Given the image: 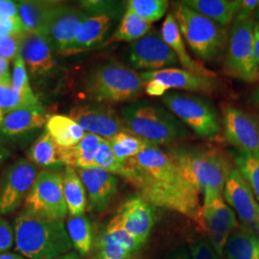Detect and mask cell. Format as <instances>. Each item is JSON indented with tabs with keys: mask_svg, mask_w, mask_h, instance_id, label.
I'll use <instances>...</instances> for the list:
<instances>
[{
	"mask_svg": "<svg viewBox=\"0 0 259 259\" xmlns=\"http://www.w3.org/2000/svg\"><path fill=\"white\" fill-rule=\"evenodd\" d=\"M123 177L148 203L163 207L198 223L201 193L185 178L169 152L152 145L122 162Z\"/></svg>",
	"mask_w": 259,
	"mask_h": 259,
	"instance_id": "1",
	"label": "cell"
},
{
	"mask_svg": "<svg viewBox=\"0 0 259 259\" xmlns=\"http://www.w3.org/2000/svg\"><path fill=\"white\" fill-rule=\"evenodd\" d=\"M15 242L27 259H53L73 249L63 221L49 220L23 211L16 219Z\"/></svg>",
	"mask_w": 259,
	"mask_h": 259,
	"instance_id": "2",
	"label": "cell"
},
{
	"mask_svg": "<svg viewBox=\"0 0 259 259\" xmlns=\"http://www.w3.org/2000/svg\"><path fill=\"white\" fill-rule=\"evenodd\" d=\"M185 178L201 194L223 195L233 165L222 150L213 146H185L169 151Z\"/></svg>",
	"mask_w": 259,
	"mask_h": 259,
	"instance_id": "3",
	"label": "cell"
},
{
	"mask_svg": "<svg viewBox=\"0 0 259 259\" xmlns=\"http://www.w3.org/2000/svg\"><path fill=\"white\" fill-rule=\"evenodd\" d=\"M121 116L130 133L157 146L175 143L190 135L171 111L148 100H137L125 106Z\"/></svg>",
	"mask_w": 259,
	"mask_h": 259,
	"instance_id": "4",
	"label": "cell"
},
{
	"mask_svg": "<svg viewBox=\"0 0 259 259\" xmlns=\"http://www.w3.org/2000/svg\"><path fill=\"white\" fill-rule=\"evenodd\" d=\"M145 82L135 69L116 61L92 67L84 76V95L97 103L135 102L143 93Z\"/></svg>",
	"mask_w": 259,
	"mask_h": 259,
	"instance_id": "5",
	"label": "cell"
},
{
	"mask_svg": "<svg viewBox=\"0 0 259 259\" xmlns=\"http://www.w3.org/2000/svg\"><path fill=\"white\" fill-rule=\"evenodd\" d=\"M173 15L185 41L196 55L206 62L222 56L229 40L228 28L198 14L182 1L174 3Z\"/></svg>",
	"mask_w": 259,
	"mask_h": 259,
	"instance_id": "6",
	"label": "cell"
},
{
	"mask_svg": "<svg viewBox=\"0 0 259 259\" xmlns=\"http://www.w3.org/2000/svg\"><path fill=\"white\" fill-rule=\"evenodd\" d=\"M254 19H234L229 34L224 69L245 83L259 81V66L253 47Z\"/></svg>",
	"mask_w": 259,
	"mask_h": 259,
	"instance_id": "7",
	"label": "cell"
},
{
	"mask_svg": "<svg viewBox=\"0 0 259 259\" xmlns=\"http://www.w3.org/2000/svg\"><path fill=\"white\" fill-rule=\"evenodd\" d=\"M161 101L179 120L203 139L214 140L221 136L218 111L206 98L191 93H166Z\"/></svg>",
	"mask_w": 259,
	"mask_h": 259,
	"instance_id": "8",
	"label": "cell"
},
{
	"mask_svg": "<svg viewBox=\"0 0 259 259\" xmlns=\"http://www.w3.org/2000/svg\"><path fill=\"white\" fill-rule=\"evenodd\" d=\"M25 211L40 218L63 221L68 213L63 177L49 170L38 173L25 199Z\"/></svg>",
	"mask_w": 259,
	"mask_h": 259,
	"instance_id": "9",
	"label": "cell"
},
{
	"mask_svg": "<svg viewBox=\"0 0 259 259\" xmlns=\"http://www.w3.org/2000/svg\"><path fill=\"white\" fill-rule=\"evenodd\" d=\"M198 225L220 257L225 253L230 237L239 227L236 214L224 196L217 193L204 195Z\"/></svg>",
	"mask_w": 259,
	"mask_h": 259,
	"instance_id": "10",
	"label": "cell"
},
{
	"mask_svg": "<svg viewBox=\"0 0 259 259\" xmlns=\"http://www.w3.org/2000/svg\"><path fill=\"white\" fill-rule=\"evenodd\" d=\"M128 62L133 69L147 71L172 68L179 64L176 54L157 29L130 45Z\"/></svg>",
	"mask_w": 259,
	"mask_h": 259,
	"instance_id": "11",
	"label": "cell"
},
{
	"mask_svg": "<svg viewBox=\"0 0 259 259\" xmlns=\"http://www.w3.org/2000/svg\"><path fill=\"white\" fill-rule=\"evenodd\" d=\"M226 140L244 153H259V115L232 105L223 111Z\"/></svg>",
	"mask_w": 259,
	"mask_h": 259,
	"instance_id": "12",
	"label": "cell"
},
{
	"mask_svg": "<svg viewBox=\"0 0 259 259\" xmlns=\"http://www.w3.org/2000/svg\"><path fill=\"white\" fill-rule=\"evenodd\" d=\"M37 175L36 164L28 159H19L6 169L0 184V213L8 214L19 207Z\"/></svg>",
	"mask_w": 259,
	"mask_h": 259,
	"instance_id": "13",
	"label": "cell"
},
{
	"mask_svg": "<svg viewBox=\"0 0 259 259\" xmlns=\"http://www.w3.org/2000/svg\"><path fill=\"white\" fill-rule=\"evenodd\" d=\"M89 18L83 10L59 4L39 34L44 35L57 52H64L73 42L84 19Z\"/></svg>",
	"mask_w": 259,
	"mask_h": 259,
	"instance_id": "14",
	"label": "cell"
},
{
	"mask_svg": "<svg viewBox=\"0 0 259 259\" xmlns=\"http://www.w3.org/2000/svg\"><path fill=\"white\" fill-rule=\"evenodd\" d=\"M54 49L47 37L39 33L20 35V55L35 83L46 82L57 71Z\"/></svg>",
	"mask_w": 259,
	"mask_h": 259,
	"instance_id": "15",
	"label": "cell"
},
{
	"mask_svg": "<svg viewBox=\"0 0 259 259\" xmlns=\"http://www.w3.org/2000/svg\"><path fill=\"white\" fill-rule=\"evenodd\" d=\"M69 117L76 121L83 131L105 139H110L121 132L128 131L115 111L106 104H83L75 106Z\"/></svg>",
	"mask_w": 259,
	"mask_h": 259,
	"instance_id": "16",
	"label": "cell"
},
{
	"mask_svg": "<svg viewBox=\"0 0 259 259\" xmlns=\"http://www.w3.org/2000/svg\"><path fill=\"white\" fill-rule=\"evenodd\" d=\"M223 196L233 211L239 216L243 226L259 234L258 201L235 166L228 177Z\"/></svg>",
	"mask_w": 259,
	"mask_h": 259,
	"instance_id": "17",
	"label": "cell"
},
{
	"mask_svg": "<svg viewBox=\"0 0 259 259\" xmlns=\"http://www.w3.org/2000/svg\"><path fill=\"white\" fill-rule=\"evenodd\" d=\"M111 220L143 244L155 224V206L141 196H134L122 204Z\"/></svg>",
	"mask_w": 259,
	"mask_h": 259,
	"instance_id": "18",
	"label": "cell"
},
{
	"mask_svg": "<svg viewBox=\"0 0 259 259\" xmlns=\"http://www.w3.org/2000/svg\"><path fill=\"white\" fill-rule=\"evenodd\" d=\"M140 77L145 83L151 81H157L163 83L169 91L170 89L183 90L192 93L211 94L219 89L217 78H210L194 74L185 69L165 68L154 71H143Z\"/></svg>",
	"mask_w": 259,
	"mask_h": 259,
	"instance_id": "19",
	"label": "cell"
},
{
	"mask_svg": "<svg viewBox=\"0 0 259 259\" xmlns=\"http://www.w3.org/2000/svg\"><path fill=\"white\" fill-rule=\"evenodd\" d=\"M87 191L90 201V209L99 212L111 202L117 190V178L111 172L92 167L76 170Z\"/></svg>",
	"mask_w": 259,
	"mask_h": 259,
	"instance_id": "20",
	"label": "cell"
},
{
	"mask_svg": "<svg viewBox=\"0 0 259 259\" xmlns=\"http://www.w3.org/2000/svg\"><path fill=\"white\" fill-rule=\"evenodd\" d=\"M47 120V113L40 105L20 109L7 113L0 125V132L10 139H21L41 129Z\"/></svg>",
	"mask_w": 259,
	"mask_h": 259,
	"instance_id": "21",
	"label": "cell"
},
{
	"mask_svg": "<svg viewBox=\"0 0 259 259\" xmlns=\"http://www.w3.org/2000/svg\"><path fill=\"white\" fill-rule=\"evenodd\" d=\"M161 35L167 45L176 54L179 63L182 65L185 70L194 74L217 78V74L214 71L201 65L189 55L185 47V39L180 31L173 13L168 14L164 19L161 28Z\"/></svg>",
	"mask_w": 259,
	"mask_h": 259,
	"instance_id": "22",
	"label": "cell"
},
{
	"mask_svg": "<svg viewBox=\"0 0 259 259\" xmlns=\"http://www.w3.org/2000/svg\"><path fill=\"white\" fill-rule=\"evenodd\" d=\"M113 19L107 15H95L87 18L73 42L63 53L66 55L75 54L100 45L111 30Z\"/></svg>",
	"mask_w": 259,
	"mask_h": 259,
	"instance_id": "23",
	"label": "cell"
},
{
	"mask_svg": "<svg viewBox=\"0 0 259 259\" xmlns=\"http://www.w3.org/2000/svg\"><path fill=\"white\" fill-rule=\"evenodd\" d=\"M241 0H185L187 7L214 22L229 27L236 18Z\"/></svg>",
	"mask_w": 259,
	"mask_h": 259,
	"instance_id": "24",
	"label": "cell"
},
{
	"mask_svg": "<svg viewBox=\"0 0 259 259\" xmlns=\"http://www.w3.org/2000/svg\"><path fill=\"white\" fill-rule=\"evenodd\" d=\"M58 5L59 3L47 1L19 2L18 12L24 33H39Z\"/></svg>",
	"mask_w": 259,
	"mask_h": 259,
	"instance_id": "25",
	"label": "cell"
},
{
	"mask_svg": "<svg viewBox=\"0 0 259 259\" xmlns=\"http://www.w3.org/2000/svg\"><path fill=\"white\" fill-rule=\"evenodd\" d=\"M102 138L93 134H85L83 139L75 146L64 147L63 165L87 169L94 167V158Z\"/></svg>",
	"mask_w": 259,
	"mask_h": 259,
	"instance_id": "26",
	"label": "cell"
},
{
	"mask_svg": "<svg viewBox=\"0 0 259 259\" xmlns=\"http://www.w3.org/2000/svg\"><path fill=\"white\" fill-rule=\"evenodd\" d=\"M225 254L228 259H259V234L238 227L226 245Z\"/></svg>",
	"mask_w": 259,
	"mask_h": 259,
	"instance_id": "27",
	"label": "cell"
},
{
	"mask_svg": "<svg viewBox=\"0 0 259 259\" xmlns=\"http://www.w3.org/2000/svg\"><path fill=\"white\" fill-rule=\"evenodd\" d=\"M47 131L63 147H72L83 139L85 133L72 118L65 115H53L48 118Z\"/></svg>",
	"mask_w": 259,
	"mask_h": 259,
	"instance_id": "28",
	"label": "cell"
},
{
	"mask_svg": "<svg viewBox=\"0 0 259 259\" xmlns=\"http://www.w3.org/2000/svg\"><path fill=\"white\" fill-rule=\"evenodd\" d=\"M63 185L68 213L71 216L83 215L88 204L87 191L76 169L73 167H65Z\"/></svg>",
	"mask_w": 259,
	"mask_h": 259,
	"instance_id": "29",
	"label": "cell"
},
{
	"mask_svg": "<svg viewBox=\"0 0 259 259\" xmlns=\"http://www.w3.org/2000/svg\"><path fill=\"white\" fill-rule=\"evenodd\" d=\"M64 147L59 145L46 131L33 143L29 151L31 161L44 167H56L63 165Z\"/></svg>",
	"mask_w": 259,
	"mask_h": 259,
	"instance_id": "30",
	"label": "cell"
},
{
	"mask_svg": "<svg viewBox=\"0 0 259 259\" xmlns=\"http://www.w3.org/2000/svg\"><path fill=\"white\" fill-rule=\"evenodd\" d=\"M151 30L152 28L149 22L141 19L132 10L126 7V11L124 16L121 18L118 27L116 28L112 36L107 40L106 45L119 41L134 42L144 37Z\"/></svg>",
	"mask_w": 259,
	"mask_h": 259,
	"instance_id": "31",
	"label": "cell"
},
{
	"mask_svg": "<svg viewBox=\"0 0 259 259\" xmlns=\"http://www.w3.org/2000/svg\"><path fill=\"white\" fill-rule=\"evenodd\" d=\"M66 231L73 248L83 257L85 256L93 245V230L88 217L84 215L71 216L67 221Z\"/></svg>",
	"mask_w": 259,
	"mask_h": 259,
	"instance_id": "32",
	"label": "cell"
},
{
	"mask_svg": "<svg viewBox=\"0 0 259 259\" xmlns=\"http://www.w3.org/2000/svg\"><path fill=\"white\" fill-rule=\"evenodd\" d=\"M111 149L117 157V159L123 162L129 158L137 157L139 153L154 145L148 141L144 140L138 136L130 133L129 131H124L108 139Z\"/></svg>",
	"mask_w": 259,
	"mask_h": 259,
	"instance_id": "33",
	"label": "cell"
},
{
	"mask_svg": "<svg viewBox=\"0 0 259 259\" xmlns=\"http://www.w3.org/2000/svg\"><path fill=\"white\" fill-rule=\"evenodd\" d=\"M233 162L259 203V153L236 151L233 154Z\"/></svg>",
	"mask_w": 259,
	"mask_h": 259,
	"instance_id": "34",
	"label": "cell"
},
{
	"mask_svg": "<svg viewBox=\"0 0 259 259\" xmlns=\"http://www.w3.org/2000/svg\"><path fill=\"white\" fill-rule=\"evenodd\" d=\"M126 5L128 9L152 24L164 17L169 2L167 0H130Z\"/></svg>",
	"mask_w": 259,
	"mask_h": 259,
	"instance_id": "35",
	"label": "cell"
},
{
	"mask_svg": "<svg viewBox=\"0 0 259 259\" xmlns=\"http://www.w3.org/2000/svg\"><path fill=\"white\" fill-rule=\"evenodd\" d=\"M37 106H39V103L36 96L19 94L13 84H0V109L4 113Z\"/></svg>",
	"mask_w": 259,
	"mask_h": 259,
	"instance_id": "36",
	"label": "cell"
},
{
	"mask_svg": "<svg viewBox=\"0 0 259 259\" xmlns=\"http://www.w3.org/2000/svg\"><path fill=\"white\" fill-rule=\"evenodd\" d=\"M94 167L102 168L112 174L120 175L122 162L115 157L108 139H102L94 158Z\"/></svg>",
	"mask_w": 259,
	"mask_h": 259,
	"instance_id": "37",
	"label": "cell"
},
{
	"mask_svg": "<svg viewBox=\"0 0 259 259\" xmlns=\"http://www.w3.org/2000/svg\"><path fill=\"white\" fill-rule=\"evenodd\" d=\"M83 11L88 14L92 13V16L95 15H107L113 19H118L124 16L123 5L119 2L111 1H84L82 2Z\"/></svg>",
	"mask_w": 259,
	"mask_h": 259,
	"instance_id": "38",
	"label": "cell"
},
{
	"mask_svg": "<svg viewBox=\"0 0 259 259\" xmlns=\"http://www.w3.org/2000/svg\"><path fill=\"white\" fill-rule=\"evenodd\" d=\"M13 88L14 90L24 96H35L32 92L28 80L27 68L20 53L17 55L14 61V73H13Z\"/></svg>",
	"mask_w": 259,
	"mask_h": 259,
	"instance_id": "39",
	"label": "cell"
},
{
	"mask_svg": "<svg viewBox=\"0 0 259 259\" xmlns=\"http://www.w3.org/2000/svg\"><path fill=\"white\" fill-rule=\"evenodd\" d=\"M105 234L108 235L111 240L120 245L125 250H128L130 253L138 250L142 245V243L138 238L130 234L129 232H126L125 230L121 229L120 227H118L112 220L109 223Z\"/></svg>",
	"mask_w": 259,
	"mask_h": 259,
	"instance_id": "40",
	"label": "cell"
},
{
	"mask_svg": "<svg viewBox=\"0 0 259 259\" xmlns=\"http://www.w3.org/2000/svg\"><path fill=\"white\" fill-rule=\"evenodd\" d=\"M99 249L101 259H128L131 255L128 250L111 240L106 234L103 235L102 239L100 240Z\"/></svg>",
	"mask_w": 259,
	"mask_h": 259,
	"instance_id": "41",
	"label": "cell"
},
{
	"mask_svg": "<svg viewBox=\"0 0 259 259\" xmlns=\"http://www.w3.org/2000/svg\"><path fill=\"white\" fill-rule=\"evenodd\" d=\"M20 35H6L0 33V59L16 58L20 51Z\"/></svg>",
	"mask_w": 259,
	"mask_h": 259,
	"instance_id": "42",
	"label": "cell"
},
{
	"mask_svg": "<svg viewBox=\"0 0 259 259\" xmlns=\"http://www.w3.org/2000/svg\"><path fill=\"white\" fill-rule=\"evenodd\" d=\"M191 259H220L208 240H201L190 247Z\"/></svg>",
	"mask_w": 259,
	"mask_h": 259,
	"instance_id": "43",
	"label": "cell"
},
{
	"mask_svg": "<svg viewBox=\"0 0 259 259\" xmlns=\"http://www.w3.org/2000/svg\"><path fill=\"white\" fill-rule=\"evenodd\" d=\"M15 239L14 231L9 223L0 217V253L8 252Z\"/></svg>",
	"mask_w": 259,
	"mask_h": 259,
	"instance_id": "44",
	"label": "cell"
},
{
	"mask_svg": "<svg viewBox=\"0 0 259 259\" xmlns=\"http://www.w3.org/2000/svg\"><path fill=\"white\" fill-rule=\"evenodd\" d=\"M258 6L259 0H241L240 7L235 19H254V14Z\"/></svg>",
	"mask_w": 259,
	"mask_h": 259,
	"instance_id": "45",
	"label": "cell"
},
{
	"mask_svg": "<svg viewBox=\"0 0 259 259\" xmlns=\"http://www.w3.org/2000/svg\"><path fill=\"white\" fill-rule=\"evenodd\" d=\"M18 5L12 1L0 0V21L7 19H18Z\"/></svg>",
	"mask_w": 259,
	"mask_h": 259,
	"instance_id": "46",
	"label": "cell"
},
{
	"mask_svg": "<svg viewBox=\"0 0 259 259\" xmlns=\"http://www.w3.org/2000/svg\"><path fill=\"white\" fill-rule=\"evenodd\" d=\"M145 92L150 96H163L167 93V88L157 81H151L145 84Z\"/></svg>",
	"mask_w": 259,
	"mask_h": 259,
	"instance_id": "47",
	"label": "cell"
},
{
	"mask_svg": "<svg viewBox=\"0 0 259 259\" xmlns=\"http://www.w3.org/2000/svg\"><path fill=\"white\" fill-rule=\"evenodd\" d=\"M10 74L9 61L0 59V84H13Z\"/></svg>",
	"mask_w": 259,
	"mask_h": 259,
	"instance_id": "48",
	"label": "cell"
},
{
	"mask_svg": "<svg viewBox=\"0 0 259 259\" xmlns=\"http://www.w3.org/2000/svg\"><path fill=\"white\" fill-rule=\"evenodd\" d=\"M166 259H191L190 250L185 247L178 248Z\"/></svg>",
	"mask_w": 259,
	"mask_h": 259,
	"instance_id": "49",
	"label": "cell"
},
{
	"mask_svg": "<svg viewBox=\"0 0 259 259\" xmlns=\"http://www.w3.org/2000/svg\"><path fill=\"white\" fill-rule=\"evenodd\" d=\"M253 47H254V52L256 56L257 64L259 66V31L257 27H254V37H253Z\"/></svg>",
	"mask_w": 259,
	"mask_h": 259,
	"instance_id": "50",
	"label": "cell"
},
{
	"mask_svg": "<svg viewBox=\"0 0 259 259\" xmlns=\"http://www.w3.org/2000/svg\"><path fill=\"white\" fill-rule=\"evenodd\" d=\"M53 259H83V256L81 254H79L77 251H69L65 254H63L61 256H58L56 258Z\"/></svg>",
	"mask_w": 259,
	"mask_h": 259,
	"instance_id": "51",
	"label": "cell"
},
{
	"mask_svg": "<svg viewBox=\"0 0 259 259\" xmlns=\"http://www.w3.org/2000/svg\"><path fill=\"white\" fill-rule=\"evenodd\" d=\"M9 156V152L8 150L5 148L4 144L2 143V141L0 140V165L2 164V162L7 158V157Z\"/></svg>",
	"mask_w": 259,
	"mask_h": 259,
	"instance_id": "52",
	"label": "cell"
},
{
	"mask_svg": "<svg viewBox=\"0 0 259 259\" xmlns=\"http://www.w3.org/2000/svg\"><path fill=\"white\" fill-rule=\"evenodd\" d=\"M250 100L252 104L259 109V85L250 94Z\"/></svg>",
	"mask_w": 259,
	"mask_h": 259,
	"instance_id": "53",
	"label": "cell"
},
{
	"mask_svg": "<svg viewBox=\"0 0 259 259\" xmlns=\"http://www.w3.org/2000/svg\"><path fill=\"white\" fill-rule=\"evenodd\" d=\"M0 259H26L24 258L22 255L18 254V253H13V252H5L0 254Z\"/></svg>",
	"mask_w": 259,
	"mask_h": 259,
	"instance_id": "54",
	"label": "cell"
},
{
	"mask_svg": "<svg viewBox=\"0 0 259 259\" xmlns=\"http://www.w3.org/2000/svg\"><path fill=\"white\" fill-rule=\"evenodd\" d=\"M254 19H256L255 21H259V6L257 7L256 11H255V14H254Z\"/></svg>",
	"mask_w": 259,
	"mask_h": 259,
	"instance_id": "55",
	"label": "cell"
},
{
	"mask_svg": "<svg viewBox=\"0 0 259 259\" xmlns=\"http://www.w3.org/2000/svg\"><path fill=\"white\" fill-rule=\"evenodd\" d=\"M3 119H4V112H3V111L0 109V125H1V123H2Z\"/></svg>",
	"mask_w": 259,
	"mask_h": 259,
	"instance_id": "56",
	"label": "cell"
},
{
	"mask_svg": "<svg viewBox=\"0 0 259 259\" xmlns=\"http://www.w3.org/2000/svg\"><path fill=\"white\" fill-rule=\"evenodd\" d=\"M255 26L257 27V29H258L259 31V21H255Z\"/></svg>",
	"mask_w": 259,
	"mask_h": 259,
	"instance_id": "57",
	"label": "cell"
}]
</instances>
